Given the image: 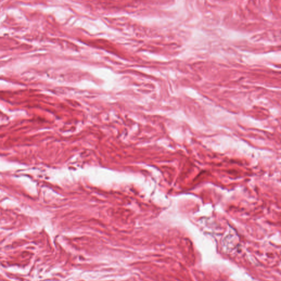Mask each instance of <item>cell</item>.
I'll return each instance as SVG.
<instances>
[]
</instances>
